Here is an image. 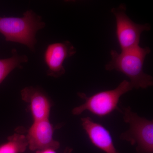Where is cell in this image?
Masks as SVG:
<instances>
[{"instance_id": "cell-9", "label": "cell", "mask_w": 153, "mask_h": 153, "mask_svg": "<svg viewBox=\"0 0 153 153\" xmlns=\"http://www.w3.org/2000/svg\"><path fill=\"white\" fill-rule=\"evenodd\" d=\"M21 96L22 100L30 104L34 121L49 119L51 102L43 90L28 86L21 91Z\"/></svg>"}, {"instance_id": "cell-5", "label": "cell", "mask_w": 153, "mask_h": 153, "mask_svg": "<svg viewBox=\"0 0 153 153\" xmlns=\"http://www.w3.org/2000/svg\"><path fill=\"white\" fill-rule=\"evenodd\" d=\"M126 9L122 4L111 10L115 18L116 34L121 51L139 46L142 33L151 29L149 24L139 25L133 22L126 13Z\"/></svg>"}, {"instance_id": "cell-10", "label": "cell", "mask_w": 153, "mask_h": 153, "mask_svg": "<svg viewBox=\"0 0 153 153\" xmlns=\"http://www.w3.org/2000/svg\"><path fill=\"white\" fill-rule=\"evenodd\" d=\"M12 56L9 58L0 59V84L13 70L16 68H22V64L27 63V55H20L16 49L12 50Z\"/></svg>"}, {"instance_id": "cell-12", "label": "cell", "mask_w": 153, "mask_h": 153, "mask_svg": "<svg viewBox=\"0 0 153 153\" xmlns=\"http://www.w3.org/2000/svg\"><path fill=\"white\" fill-rule=\"evenodd\" d=\"M36 153H57L55 150L52 149H46L41 150L37 151Z\"/></svg>"}, {"instance_id": "cell-11", "label": "cell", "mask_w": 153, "mask_h": 153, "mask_svg": "<svg viewBox=\"0 0 153 153\" xmlns=\"http://www.w3.org/2000/svg\"><path fill=\"white\" fill-rule=\"evenodd\" d=\"M27 147L26 137L16 133L9 137L7 142L0 145V153H22Z\"/></svg>"}, {"instance_id": "cell-1", "label": "cell", "mask_w": 153, "mask_h": 153, "mask_svg": "<svg viewBox=\"0 0 153 153\" xmlns=\"http://www.w3.org/2000/svg\"><path fill=\"white\" fill-rule=\"evenodd\" d=\"M151 53L149 47L138 46L118 53L116 50L110 52L111 60L107 63V71L121 72L127 76L133 88L146 89L152 86L153 78L143 69L146 57Z\"/></svg>"}, {"instance_id": "cell-8", "label": "cell", "mask_w": 153, "mask_h": 153, "mask_svg": "<svg viewBox=\"0 0 153 153\" xmlns=\"http://www.w3.org/2000/svg\"><path fill=\"white\" fill-rule=\"evenodd\" d=\"M81 125L91 143L105 153H120L115 146L109 131L90 117L81 119Z\"/></svg>"}, {"instance_id": "cell-7", "label": "cell", "mask_w": 153, "mask_h": 153, "mask_svg": "<svg viewBox=\"0 0 153 153\" xmlns=\"http://www.w3.org/2000/svg\"><path fill=\"white\" fill-rule=\"evenodd\" d=\"M53 133L54 128L49 119L34 121L26 136L28 147L32 151L58 149L60 144L53 138Z\"/></svg>"}, {"instance_id": "cell-4", "label": "cell", "mask_w": 153, "mask_h": 153, "mask_svg": "<svg viewBox=\"0 0 153 153\" xmlns=\"http://www.w3.org/2000/svg\"><path fill=\"white\" fill-rule=\"evenodd\" d=\"M123 109L124 121L129 128L120 138L136 146V153H153V120L140 116L130 107Z\"/></svg>"}, {"instance_id": "cell-6", "label": "cell", "mask_w": 153, "mask_h": 153, "mask_svg": "<svg viewBox=\"0 0 153 153\" xmlns=\"http://www.w3.org/2000/svg\"><path fill=\"white\" fill-rule=\"evenodd\" d=\"M76 52V49L68 41L52 43L48 45L44 54L47 75L55 78L63 75L66 72L63 66L64 61L75 55Z\"/></svg>"}, {"instance_id": "cell-2", "label": "cell", "mask_w": 153, "mask_h": 153, "mask_svg": "<svg viewBox=\"0 0 153 153\" xmlns=\"http://www.w3.org/2000/svg\"><path fill=\"white\" fill-rule=\"evenodd\" d=\"M45 27L42 17L32 10L26 11L22 17H0V33L6 41L23 44L34 52L36 34Z\"/></svg>"}, {"instance_id": "cell-3", "label": "cell", "mask_w": 153, "mask_h": 153, "mask_svg": "<svg viewBox=\"0 0 153 153\" xmlns=\"http://www.w3.org/2000/svg\"><path fill=\"white\" fill-rule=\"evenodd\" d=\"M133 89L129 81L124 80L114 89L100 91L90 97L85 93L78 92L77 94L84 100V102L73 108L72 114L79 115L87 111L97 116H106L115 110H119L118 105L120 99Z\"/></svg>"}]
</instances>
